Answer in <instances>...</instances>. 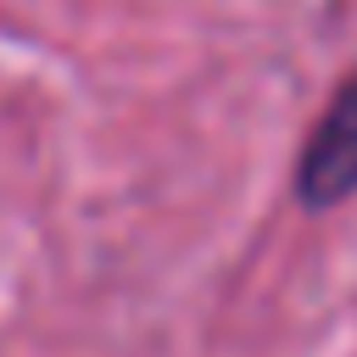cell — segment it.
Listing matches in <instances>:
<instances>
[{"label":"cell","instance_id":"obj_1","mask_svg":"<svg viewBox=\"0 0 357 357\" xmlns=\"http://www.w3.org/2000/svg\"><path fill=\"white\" fill-rule=\"evenodd\" d=\"M357 190V73L335 89L329 112L301 145L296 162V195L307 206H335Z\"/></svg>","mask_w":357,"mask_h":357}]
</instances>
